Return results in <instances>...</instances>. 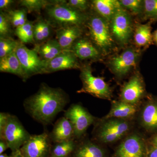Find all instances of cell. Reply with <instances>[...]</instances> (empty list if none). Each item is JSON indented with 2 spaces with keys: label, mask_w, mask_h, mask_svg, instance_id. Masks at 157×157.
Masks as SVG:
<instances>
[{
  "label": "cell",
  "mask_w": 157,
  "mask_h": 157,
  "mask_svg": "<svg viewBox=\"0 0 157 157\" xmlns=\"http://www.w3.org/2000/svg\"><path fill=\"white\" fill-rule=\"evenodd\" d=\"M49 136L54 143L75 139L73 124L65 117L60 118L56 123Z\"/></svg>",
  "instance_id": "obj_19"
},
{
  "label": "cell",
  "mask_w": 157,
  "mask_h": 157,
  "mask_svg": "<svg viewBox=\"0 0 157 157\" xmlns=\"http://www.w3.org/2000/svg\"><path fill=\"white\" fill-rule=\"evenodd\" d=\"M70 51L80 60H97L103 54L90 39L82 36L74 42Z\"/></svg>",
  "instance_id": "obj_16"
},
{
  "label": "cell",
  "mask_w": 157,
  "mask_h": 157,
  "mask_svg": "<svg viewBox=\"0 0 157 157\" xmlns=\"http://www.w3.org/2000/svg\"><path fill=\"white\" fill-rule=\"evenodd\" d=\"M139 57L140 53L135 48H127L110 59L109 63L110 69L117 77H123L135 67Z\"/></svg>",
  "instance_id": "obj_11"
},
{
  "label": "cell",
  "mask_w": 157,
  "mask_h": 157,
  "mask_svg": "<svg viewBox=\"0 0 157 157\" xmlns=\"http://www.w3.org/2000/svg\"><path fill=\"white\" fill-rule=\"evenodd\" d=\"M85 25L90 39L102 53L109 52L114 46V41L109 21L96 13L89 15Z\"/></svg>",
  "instance_id": "obj_4"
},
{
  "label": "cell",
  "mask_w": 157,
  "mask_h": 157,
  "mask_svg": "<svg viewBox=\"0 0 157 157\" xmlns=\"http://www.w3.org/2000/svg\"><path fill=\"white\" fill-rule=\"evenodd\" d=\"M75 139L54 143L51 150V157H68L74 152L77 145Z\"/></svg>",
  "instance_id": "obj_26"
},
{
  "label": "cell",
  "mask_w": 157,
  "mask_h": 157,
  "mask_svg": "<svg viewBox=\"0 0 157 157\" xmlns=\"http://www.w3.org/2000/svg\"><path fill=\"white\" fill-rule=\"evenodd\" d=\"M148 141L140 134L130 133L123 138L112 157H147Z\"/></svg>",
  "instance_id": "obj_7"
},
{
  "label": "cell",
  "mask_w": 157,
  "mask_h": 157,
  "mask_svg": "<svg viewBox=\"0 0 157 157\" xmlns=\"http://www.w3.org/2000/svg\"><path fill=\"white\" fill-rule=\"evenodd\" d=\"M151 23L138 25L136 27L134 33V41L138 47H148L153 42Z\"/></svg>",
  "instance_id": "obj_25"
},
{
  "label": "cell",
  "mask_w": 157,
  "mask_h": 157,
  "mask_svg": "<svg viewBox=\"0 0 157 157\" xmlns=\"http://www.w3.org/2000/svg\"><path fill=\"white\" fill-rule=\"evenodd\" d=\"M45 11L46 20L56 29L73 25L83 27L89 16L69 6L67 1H51Z\"/></svg>",
  "instance_id": "obj_2"
},
{
  "label": "cell",
  "mask_w": 157,
  "mask_h": 157,
  "mask_svg": "<svg viewBox=\"0 0 157 157\" xmlns=\"http://www.w3.org/2000/svg\"><path fill=\"white\" fill-rule=\"evenodd\" d=\"M91 6L97 14L109 22L121 7L117 0H94L91 2Z\"/></svg>",
  "instance_id": "obj_21"
},
{
  "label": "cell",
  "mask_w": 157,
  "mask_h": 157,
  "mask_svg": "<svg viewBox=\"0 0 157 157\" xmlns=\"http://www.w3.org/2000/svg\"><path fill=\"white\" fill-rule=\"evenodd\" d=\"M31 136L17 117L11 114L6 126L0 132V139L6 141L12 152L19 150Z\"/></svg>",
  "instance_id": "obj_6"
},
{
  "label": "cell",
  "mask_w": 157,
  "mask_h": 157,
  "mask_svg": "<svg viewBox=\"0 0 157 157\" xmlns=\"http://www.w3.org/2000/svg\"><path fill=\"white\" fill-rule=\"evenodd\" d=\"M49 135L46 132L32 135L20 150L24 157H47L52 146Z\"/></svg>",
  "instance_id": "obj_12"
},
{
  "label": "cell",
  "mask_w": 157,
  "mask_h": 157,
  "mask_svg": "<svg viewBox=\"0 0 157 157\" xmlns=\"http://www.w3.org/2000/svg\"><path fill=\"white\" fill-rule=\"evenodd\" d=\"M131 121L114 118L96 120L93 131L94 140L100 144L115 143L131 133Z\"/></svg>",
  "instance_id": "obj_3"
},
{
  "label": "cell",
  "mask_w": 157,
  "mask_h": 157,
  "mask_svg": "<svg viewBox=\"0 0 157 157\" xmlns=\"http://www.w3.org/2000/svg\"><path fill=\"white\" fill-rule=\"evenodd\" d=\"M19 42L20 41L14 40L12 37H0V59L15 51Z\"/></svg>",
  "instance_id": "obj_29"
},
{
  "label": "cell",
  "mask_w": 157,
  "mask_h": 157,
  "mask_svg": "<svg viewBox=\"0 0 157 157\" xmlns=\"http://www.w3.org/2000/svg\"><path fill=\"white\" fill-rule=\"evenodd\" d=\"M153 35V41L157 46V29L154 32Z\"/></svg>",
  "instance_id": "obj_41"
},
{
  "label": "cell",
  "mask_w": 157,
  "mask_h": 157,
  "mask_svg": "<svg viewBox=\"0 0 157 157\" xmlns=\"http://www.w3.org/2000/svg\"><path fill=\"white\" fill-rule=\"evenodd\" d=\"M147 157H157V147L148 144Z\"/></svg>",
  "instance_id": "obj_37"
},
{
  "label": "cell",
  "mask_w": 157,
  "mask_h": 157,
  "mask_svg": "<svg viewBox=\"0 0 157 157\" xmlns=\"http://www.w3.org/2000/svg\"><path fill=\"white\" fill-rule=\"evenodd\" d=\"M146 95V89L143 79L139 73H136L132 76L122 88L120 101L139 105L140 101Z\"/></svg>",
  "instance_id": "obj_13"
},
{
  "label": "cell",
  "mask_w": 157,
  "mask_h": 157,
  "mask_svg": "<svg viewBox=\"0 0 157 157\" xmlns=\"http://www.w3.org/2000/svg\"><path fill=\"white\" fill-rule=\"evenodd\" d=\"M0 157H10L6 154H2L0 155Z\"/></svg>",
  "instance_id": "obj_42"
},
{
  "label": "cell",
  "mask_w": 157,
  "mask_h": 157,
  "mask_svg": "<svg viewBox=\"0 0 157 157\" xmlns=\"http://www.w3.org/2000/svg\"><path fill=\"white\" fill-rule=\"evenodd\" d=\"M53 27L46 19L39 17L34 22V39L35 45H41L51 39Z\"/></svg>",
  "instance_id": "obj_24"
},
{
  "label": "cell",
  "mask_w": 157,
  "mask_h": 157,
  "mask_svg": "<svg viewBox=\"0 0 157 157\" xmlns=\"http://www.w3.org/2000/svg\"><path fill=\"white\" fill-rule=\"evenodd\" d=\"M109 23L113 37L120 45H127L133 33V22L128 11L121 7Z\"/></svg>",
  "instance_id": "obj_9"
},
{
  "label": "cell",
  "mask_w": 157,
  "mask_h": 157,
  "mask_svg": "<svg viewBox=\"0 0 157 157\" xmlns=\"http://www.w3.org/2000/svg\"><path fill=\"white\" fill-rule=\"evenodd\" d=\"M9 147L6 141L3 140H0V155L2 154Z\"/></svg>",
  "instance_id": "obj_38"
},
{
  "label": "cell",
  "mask_w": 157,
  "mask_h": 157,
  "mask_svg": "<svg viewBox=\"0 0 157 157\" xmlns=\"http://www.w3.org/2000/svg\"><path fill=\"white\" fill-rule=\"evenodd\" d=\"M140 125L147 133L157 134V98L149 96L139 110Z\"/></svg>",
  "instance_id": "obj_14"
},
{
  "label": "cell",
  "mask_w": 157,
  "mask_h": 157,
  "mask_svg": "<svg viewBox=\"0 0 157 157\" xmlns=\"http://www.w3.org/2000/svg\"><path fill=\"white\" fill-rule=\"evenodd\" d=\"M34 49L45 63L52 59L63 51L56 39H51L41 45H35Z\"/></svg>",
  "instance_id": "obj_22"
},
{
  "label": "cell",
  "mask_w": 157,
  "mask_h": 157,
  "mask_svg": "<svg viewBox=\"0 0 157 157\" xmlns=\"http://www.w3.org/2000/svg\"><path fill=\"white\" fill-rule=\"evenodd\" d=\"M15 2L12 0H1L0 1V10L1 11H10V8Z\"/></svg>",
  "instance_id": "obj_35"
},
{
  "label": "cell",
  "mask_w": 157,
  "mask_h": 157,
  "mask_svg": "<svg viewBox=\"0 0 157 157\" xmlns=\"http://www.w3.org/2000/svg\"><path fill=\"white\" fill-rule=\"evenodd\" d=\"M147 141L149 144L157 147V134L152 135Z\"/></svg>",
  "instance_id": "obj_39"
},
{
  "label": "cell",
  "mask_w": 157,
  "mask_h": 157,
  "mask_svg": "<svg viewBox=\"0 0 157 157\" xmlns=\"http://www.w3.org/2000/svg\"><path fill=\"white\" fill-rule=\"evenodd\" d=\"M139 105L128 104L122 101H113L109 112L103 118L132 120L139 112Z\"/></svg>",
  "instance_id": "obj_18"
},
{
  "label": "cell",
  "mask_w": 157,
  "mask_h": 157,
  "mask_svg": "<svg viewBox=\"0 0 157 157\" xmlns=\"http://www.w3.org/2000/svg\"><path fill=\"white\" fill-rule=\"evenodd\" d=\"M67 3L74 9L84 13H86L91 6L89 1L86 0H69L67 1Z\"/></svg>",
  "instance_id": "obj_34"
},
{
  "label": "cell",
  "mask_w": 157,
  "mask_h": 157,
  "mask_svg": "<svg viewBox=\"0 0 157 157\" xmlns=\"http://www.w3.org/2000/svg\"><path fill=\"white\" fill-rule=\"evenodd\" d=\"M78 59L71 51H63L55 58L45 63V73L60 70L80 69Z\"/></svg>",
  "instance_id": "obj_15"
},
{
  "label": "cell",
  "mask_w": 157,
  "mask_h": 157,
  "mask_svg": "<svg viewBox=\"0 0 157 157\" xmlns=\"http://www.w3.org/2000/svg\"><path fill=\"white\" fill-rule=\"evenodd\" d=\"M11 24L7 13L5 11L0 12V37H11Z\"/></svg>",
  "instance_id": "obj_33"
},
{
  "label": "cell",
  "mask_w": 157,
  "mask_h": 157,
  "mask_svg": "<svg viewBox=\"0 0 157 157\" xmlns=\"http://www.w3.org/2000/svg\"><path fill=\"white\" fill-rule=\"evenodd\" d=\"M0 71L14 74L25 81L22 67L15 51L0 59Z\"/></svg>",
  "instance_id": "obj_23"
},
{
  "label": "cell",
  "mask_w": 157,
  "mask_h": 157,
  "mask_svg": "<svg viewBox=\"0 0 157 157\" xmlns=\"http://www.w3.org/2000/svg\"><path fill=\"white\" fill-rule=\"evenodd\" d=\"M51 1L46 0H21L19 3L21 6L27 10L28 12H40L45 9L50 4Z\"/></svg>",
  "instance_id": "obj_30"
},
{
  "label": "cell",
  "mask_w": 157,
  "mask_h": 157,
  "mask_svg": "<svg viewBox=\"0 0 157 157\" xmlns=\"http://www.w3.org/2000/svg\"><path fill=\"white\" fill-rule=\"evenodd\" d=\"M56 39L63 51H70L74 42L82 36V27L73 25L56 29Z\"/></svg>",
  "instance_id": "obj_17"
},
{
  "label": "cell",
  "mask_w": 157,
  "mask_h": 157,
  "mask_svg": "<svg viewBox=\"0 0 157 157\" xmlns=\"http://www.w3.org/2000/svg\"><path fill=\"white\" fill-rule=\"evenodd\" d=\"M11 114L7 113H0V132H2L8 122Z\"/></svg>",
  "instance_id": "obj_36"
},
{
  "label": "cell",
  "mask_w": 157,
  "mask_h": 157,
  "mask_svg": "<svg viewBox=\"0 0 157 157\" xmlns=\"http://www.w3.org/2000/svg\"><path fill=\"white\" fill-rule=\"evenodd\" d=\"M10 157H24L23 156L20 150L14 152H12V154H11Z\"/></svg>",
  "instance_id": "obj_40"
},
{
  "label": "cell",
  "mask_w": 157,
  "mask_h": 157,
  "mask_svg": "<svg viewBox=\"0 0 157 157\" xmlns=\"http://www.w3.org/2000/svg\"><path fill=\"white\" fill-rule=\"evenodd\" d=\"M79 69L82 86L77 93L88 94L96 98L104 100H111L112 92L111 88L104 81V78L94 76L90 64L81 66Z\"/></svg>",
  "instance_id": "obj_5"
},
{
  "label": "cell",
  "mask_w": 157,
  "mask_h": 157,
  "mask_svg": "<svg viewBox=\"0 0 157 157\" xmlns=\"http://www.w3.org/2000/svg\"><path fill=\"white\" fill-rule=\"evenodd\" d=\"M64 115L73 124L76 140L80 139L96 121V118L79 104L71 105Z\"/></svg>",
  "instance_id": "obj_10"
},
{
  "label": "cell",
  "mask_w": 157,
  "mask_h": 157,
  "mask_svg": "<svg viewBox=\"0 0 157 157\" xmlns=\"http://www.w3.org/2000/svg\"><path fill=\"white\" fill-rule=\"evenodd\" d=\"M73 157H108L106 151L94 140H85L77 144Z\"/></svg>",
  "instance_id": "obj_20"
},
{
  "label": "cell",
  "mask_w": 157,
  "mask_h": 157,
  "mask_svg": "<svg viewBox=\"0 0 157 157\" xmlns=\"http://www.w3.org/2000/svg\"><path fill=\"white\" fill-rule=\"evenodd\" d=\"M15 52L22 67L25 80L34 75L45 73V62L41 59L36 49H29L20 42Z\"/></svg>",
  "instance_id": "obj_8"
},
{
  "label": "cell",
  "mask_w": 157,
  "mask_h": 157,
  "mask_svg": "<svg viewBox=\"0 0 157 157\" xmlns=\"http://www.w3.org/2000/svg\"><path fill=\"white\" fill-rule=\"evenodd\" d=\"M143 15L145 20H157V0L144 1Z\"/></svg>",
  "instance_id": "obj_31"
},
{
  "label": "cell",
  "mask_w": 157,
  "mask_h": 157,
  "mask_svg": "<svg viewBox=\"0 0 157 157\" xmlns=\"http://www.w3.org/2000/svg\"><path fill=\"white\" fill-rule=\"evenodd\" d=\"M121 6L131 11L135 15H140L143 12L144 1L141 0H120Z\"/></svg>",
  "instance_id": "obj_32"
},
{
  "label": "cell",
  "mask_w": 157,
  "mask_h": 157,
  "mask_svg": "<svg viewBox=\"0 0 157 157\" xmlns=\"http://www.w3.org/2000/svg\"><path fill=\"white\" fill-rule=\"evenodd\" d=\"M11 25L15 29L24 25L28 21L27 10L25 9L10 10L6 11Z\"/></svg>",
  "instance_id": "obj_28"
},
{
  "label": "cell",
  "mask_w": 157,
  "mask_h": 157,
  "mask_svg": "<svg viewBox=\"0 0 157 157\" xmlns=\"http://www.w3.org/2000/svg\"></svg>",
  "instance_id": "obj_43"
},
{
  "label": "cell",
  "mask_w": 157,
  "mask_h": 157,
  "mask_svg": "<svg viewBox=\"0 0 157 157\" xmlns=\"http://www.w3.org/2000/svg\"><path fill=\"white\" fill-rule=\"evenodd\" d=\"M14 34L18 37L20 42L23 44H35L34 39V22L28 21L24 25L15 29Z\"/></svg>",
  "instance_id": "obj_27"
},
{
  "label": "cell",
  "mask_w": 157,
  "mask_h": 157,
  "mask_svg": "<svg viewBox=\"0 0 157 157\" xmlns=\"http://www.w3.org/2000/svg\"><path fill=\"white\" fill-rule=\"evenodd\" d=\"M69 101V96L63 90L42 83L36 94L25 100L23 105L31 117L45 125L53 121Z\"/></svg>",
  "instance_id": "obj_1"
}]
</instances>
